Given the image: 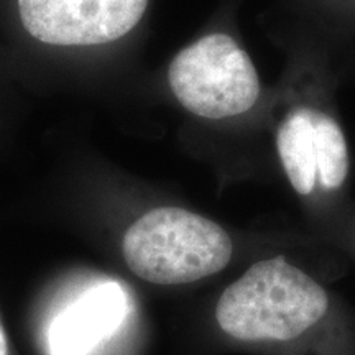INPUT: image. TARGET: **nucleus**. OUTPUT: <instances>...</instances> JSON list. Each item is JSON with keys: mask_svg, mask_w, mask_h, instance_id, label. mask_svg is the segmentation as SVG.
<instances>
[{"mask_svg": "<svg viewBox=\"0 0 355 355\" xmlns=\"http://www.w3.org/2000/svg\"><path fill=\"white\" fill-rule=\"evenodd\" d=\"M329 298L285 257L252 265L222 293L216 306L220 329L234 339L291 340L326 314Z\"/></svg>", "mask_w": 355, "mask_h": 355, "instance_id": "obj_1", "label": "nucleus"}, {"mask_svg": "<svg viewBox=\"0 0 355 355\" xmlns=\"http://www.w3.org/2000/svg\"><path fill=\"white\" fill-rule=\"evenodd\" d=\"M123 259L155 285H186L224 270L232 241L219 224L180 207H158L127 229Z\"/></svg>", "mask_w": 355, "mask_h": 355, "instance_id": "obj_2", "label": "nucleus"}, {"mask_svg": "<svg viewBox=\"0 0 355 355\" xmlns=\"http://www.w3.org/2000/svg\"><path fill=\"white\" fill-rule=\"evenodd\" d=\"M168 81L180 104L204 119L245 114L260 96L250 56L225 33L207 35L178 53Z\"/></svg>", "mask_w": 355, "mask_h": 355, "instance_id": "obj_3", "label": "nucleus"}, {"mask_svg": "<svg viewBox=\"0 0 355 355\" xmlns=\"http://www.w3.org/2000/svg\"><path fill=\"white\" fill-rule=\"evenodd\" d=\"M148 0H19L21 24L33 38L56 46H91L130 33Z\"/></svg>", "mask_w": 355, "mask_h": 355, "instance_id": "obj_4", "label": "nucleus"}, {"mask_svg": "<svg viewBox=\"0 0 355 355\" xmlns=\"http://www.w3.org/2000/svg\"><path fill=\"white\" fill-rule=\"evenodd\" d=\"M125 291L114 282L92 286L55 318L50 355H87L114 334L127 316Z\"/></svg>", "mask_w": 355, "mask_h": 355, "instance_id": "obj_5", "label": "nucleus"}, {"mask_svg": "<svg viewBox=\"0 0 355 355\" xmlns=\"http://www.w3.org/2000/svg\"><path fill=\"white\" fill-rule=\"evenodd\" d=\"M277 148L291 186L301 196H308L318 176L311 107L288 114L277 132Z\"/></svg>", "mask_w": 355, "mask_h": 355, "instance_id": "obj_6", "label": "nucleus"}, {"mask_svg": "<svg viewBox=\"0 0 355 355\" xmlns=\"http://www.w3.org/2000/svg\"><path fill=\"white\" fill-rule=\"evenodd\" d=\"M316 166L322 188L337 189L347 178L349 153L345 137L334 119L316 109H311Z\"/></svg>", "mask_w": 355, "mask_h": 355, "instance_id": "obj_7", "label": "nucleus"}, {"mask_svg": "<svg viewBox=\"0 0 355 355\" xmlns=\"http://www.w3.org/2000/svg\"><path fill=\"white\" fill-rule=\"evenodd\" d=\"M0 355H7V339L2 326H0Z\"/></svg>", "mask_w": 355, "mask_h": 355, "instance_id": "obj_8", "label": "nucleus"}]
</instances>
